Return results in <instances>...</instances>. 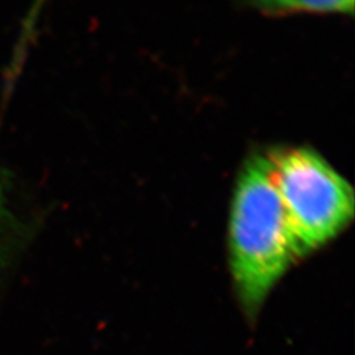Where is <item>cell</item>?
I'll use <instances>...</instances> for the list:
<instances>
[{
	"label": "cell",
	"instance_id": "cell-1",
	"mask_svg": "<svg viewBox=\"0 0 355 355\" xmlns=\"http://www.w3.org/2000/svg\"><path fill=\"white\" fill-rule=\"evenodd\" d=\"M229 271L243 313L255 318L297 259L267 155H254L233 191L228 218Z\"/></svg>",
	"mask_w": 355,
	"mask_h": 355
},
{
	"label": "cell",
	"instance_id": "cell-2",
	"mask_svg": "<svg viewBox=\"0 0 355 355\" xmlns=\"http://www.w3.org/2000/svg\"><path fill=\"white\" fill-rule=\"evenodd\" d=\"M267 157L299 261L329 245L350 227L354 191L313 150L296 148Z\"/></svg>",
	"mask_w": 355,
	"mask_h": 355
},
{
	"label": "cell",
	"instance_id": "cell-3",
	"mask_svg": "<svg viewBox=\"0 0 355 355\" xmlns=\"http://www.w3.org/2000/svg\"><path fill=\"white\" fill-rule=\"evenodd\" d=\"M262 10L271 12H353L354 0H254Z\"/></svg>",
	"mask_w": 355,
	"mask_h": 355
},
{
	"label": "cell",
	"instance_id": "cell-4",
	"mask_svg": "<svg viewBox=\"0 0 355 355\" xmlns=\"http://www.w3.org/2000/svg\"><path fill=\"white\" fill-rule=\"evenodd\" d=\"M3 209V189H1V183H0V214Z\"/></svg>",
	"mask_w": 355,
	"mask_h": 355
}]
</instances>
